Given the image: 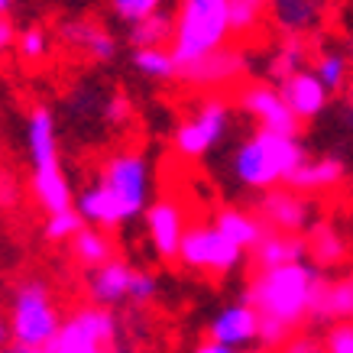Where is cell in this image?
<instances>
[{"label": "cell", "mask_w": 353, "mask_h": 353, "mask_svg": "<svg viewBox=\"0 0 353 353\" xmlns=\"http://www.w3.org/2000/svg\"><path fill=\"white\" fill-rule=\"evenodd\" d=\"M75 208L85 214L91 227H101L110 234L133 217L146 214V208H150V159L137 150L114 152L104 162L97 185L85 188L75 198Z\"/></svg>", "instance_id": "1"}, {"label": "cell", "mask_w": 353, "mask_h": 353, "mask_svg": "<svg viewBox=\"0 0 353 353\" xmlns=\"http://www.w3.org/2000/svg\"><path fill=\"white\" fill-rule=\"evenodd\" d=\"M321 282L324 269H318L311 259H301V263L256 272V279L246 285L240 301L253 305L266 318L282 321L292 331H299L305 321H311V301H314V292Z\"/></svg>", "instance_id": "2"}, {"label": "cell", "mask_w": 353, "mask_h": 353, "mask_svg": "<svg viewBox=\"0 0 353 353\" xmlns=\"http://www.w3.org/2000/svg\"><path fill=\"white\" fill-rule=\"evenodd\" d=\"M308 159L299 137L272 133V130H256L250 139H243L234 152V179L243 188L253 192H269L276 185H285L292 172Z\"/></svg>", "instance_id": "3"}, {"label": "cell", "mask_w": 353, "mask_h": 353, "mask_svg": "<svg viewBox=\"0 0 353 353\" xmlns=\"http://www.w3.org/2000/svg\"><path fill=\"white\" fill-rule=\"evenodd\" d=\"M26 146L32 162V198L46 214L75 208L72 182L65 179L62 162H59V137H55V117L46 104H36L26 117Z\"/></svg>", "instance_id": "4"}, {"label": "cell", "mask_w": 353, "mask_h": 353, "mask_svg": "<svg viewBox=\"0 0 353 353\" xmlns=\"http://www.w3.org/2000/svg\"><path fill=\"white\" fill-rule=\"evenodd\" d=\"M234 36L230 20V0H179L175 10V36H172V55L179 62V72L201 62L204 55L224 49Z\"/></svg>", "instance_id": "5"}, {"label": "cell", "mask_w": 353, "mask_h": 353, "mask_svg": "<svg viewBox=\"0 0 353 353\" xmlns=\"http://www.w3.org/2000/svg\"><path fill=\"white\" fill-rule=\"evenodd\" d=\"M62 314L52 305V295L39 279H26L13 292L10 305V341L17 347H49L62 331Z\"/></svg>", "instance_id": "6"}, {"label": "cell", "mask_w": 353, "mask_h": 353, "mask_svg": "<svg viewBox=\"0 0 353 353\" xmlns=\"http://www.w3.org/2000/svg\"><path fill=\"white\" fill-rule=\"evenodd\" d=\"M246 250L234 243L230 236L211 224H192L179 250V263L192 272H208V276H230L234 269H240Z\"/></svg>", "instance_id": "7"}, {"label": "cell", "mask_w": 353, "mask_h": 353, "mask_svg": "<svg viewBox=\"0 0 353 353\" xmlns=\"http://www.w3.org/2000/svg\"><path fill=\"white\" fill-rule=\"evenodd\" d=\"M227 127H230V108L221 97H208L198 104L192 117L179 123V130L172 133V146L179 156L185 159H201L214 150L217 143L227 137Z\"/></svg>", "instance_id": "8"}, {"label": "cell", "mask_w": 353, "mask_h": 353, "mask_svg": "<svg viewBox=\"0 0 353 353\" xmlns=\"http://www.w3.org/2000/svg\"><path fill=\"white\" fill-rule=\"evenodd\" d=\"M256 214L266 221L269 230H282V234H305L314 224V208H311L308 194L295 192L292 185H276L263 192Z\"/></svg>", "instance_id": "9"}, {"label": "cell", "mask_w": 353, "mask_h": 353, "mask_svg": "<svg viewBox=\"0 0 353 353\" xmlns=\"http://www.w3.org/2000/svg\"><path fill=\"white\" fill-rule=\"evenodd\" d=\"M240 108L246 117H253L259 123V130H272V133H285V137H299L301 120L295 117V110L285 104L282 91L272 85H246L240 91Z\"/></svg>", "instance_id": "10"}, {"label": "cell", "mask_w": 353, "mask_h": 353, "mask_svg": "<svg viewBox=\"0 0 353 353\" xmlns=\"http://www.w3.org/2000/svg\"><path fill=\"white\" fill-rule=\"evenodd\" d=\"M143 217H146V234H150L156 256L162 263H179V250H182V240L188 234L182 204L175 198H156Z\"/></svg>", "instance_id": "11"}, {"label": "cell", "mask_w": 353, "mask_h": 353, "mask_svg": "<svg viewBox=\"0 0 353 353\" xmlns=\"http://www.w3.org/2000/svg\"><path fill=\"white\" fill-rule=\"evenodd\" d=\"M246 65H250V59H246L243 49L227 43L224 49L204 55L201 62L182 68L179 78L188 81V85H194V88H221V85H234L236 78H243Z\"/></svg>", "instance_id": "12"}, {"label": "cell", "mask_w": 353, "mask_h": 353, "mask_svg": "<svg viewBox=\"0 0 353 353\" xmlns=\"http://www.w3.org/2000/svg\"><path fill=\"white\" fill-rule=\"evenodd\" d=\"M137 266H130L127 259H108L101 266L88 269V299L91 305H120V301H130L133 295V282H137Z\"/></svg>", "instance_id": "13"}, {"label": "cell", "mask_w": 353, "mask_h": 353, "mask_svg": "<svg viewBox=\"0 0 353 353\" xmlns=\"http://www.w3.org/2000/svg\"><path fill=\"white\" fill-rule=\"evenodd\" d=\"M279 91L285 97V104L295 110V117L301 123L321 117L327 110V101H331V91L324 88V81L314 75V68H301L295 75H289L285 81H279Z\"/></svg>", "instance_id": "14"}, {"label": "cell", "mask_w": 353, "mask_h": 353, "mask_svg": "<svg viewBox=\"0 0 353 353\" xmlns=\"http://www.w3.org/2000/svg\"><path fill=\"white\" fill-rule=\"evenodd\" d=\"M208 337L221 343H230L236 350H243L250 343H259V311L246 301H236L230 308L217 311L208 324Z\"/></svg>", "instance_id": "15"}, {"label": "cell", "mask_w": 353, "mask_h": 353, "mask_svg": "<svg viewBox=\"0 0 353 353\" xmlns=\"http://www.w3.org/2000/svg\"><path fill=\"white\" fill-rule=\"evenodd\" d=\"M327 0H269V20L282 36H308L321 26Z\"/></svg>", "instance_id": "16"}, {"label": "cell", "mask_w": 353, "mask_h": 353, "mask_svg": "<svg viewBox=\"0 0 353 353\" xmlns=\"http://www.w3.org/2000/svg\"><path fill=\"white\" fill-rule=\"evenodd\" d=\"M311 321L318 324H337V321H353V272L341 279H324L314 301H311Z\"/></svg>", "instance_id": "17"}, {"label": "cell", "mask_w": 353, "mask_h": 353, "mask_svg": "<svg viewBox=\"0 0 353 353\" xmlns=\"http://www.w3.org/2000/svg\"><path fill=\"white\" fill-rule=\"evenodd\" d=\"M308 259V240L305 234H282V230H266V236L253 246V266L256 272L276 266H289Z\"/></svg>", "instance_id": "18"}, {"label": "cell", "mask_w": 353, "mask_h": 353, "mask_svg": "<svg viewBox=\"0 0 353 353\" xmlns=\"http://www.w3.org/2000/svg\"><path fill=\"white\" fill-rule=\"evenodd\" d=\"M59 36H62L65 46L81 49L94 62H114V55H117V39L91 20H65L59 26Z\"/></svg>", "instance_id": "19"}, {"label": "cell", "mask_w": 353, "mask_h": 353, "mask_svg": "<svg viewBox=\"0 0 353 353\" xmlns=\"http://www.w3.org/2000/svg\"><path fill=\"white\" fill-rule=\"evenodd\" d=\"M343 175H347V169H343V162L337 156H321V159L301 162L285 185H292L295 192H305V194H321L337 188L343 182Z\"/></svg>", "instance_id": "20"}, {"label": "cell", "mask_w": 353, "mask_h": 353, "mask_svg": "<svg viewBox=\"0 0 353 353\" xmlns=\"http://www.w3.org/2000/svg\"><path fill=\"white\" fill-rule=\"evenodd\" d=\"M305 240H308V259L318 269H334L347 259V240L331 221H314L305 230Z\"/></svg>", "instance_id": "21"}, {"label": "cell", "mask_w": 353, "mask_h": 353, "mask_svg": "<svg viewBox=\"0 0 353 353\" xmlns=\"http://www.w3.org/2000/svg\"><path fill=\"white\" fill-rule=\"evenodd\" d=\"M214 227L224 236H230L234 243H240L243 250H253L269 230L259 214H250V211H240V208H221L214 214Z\"/></svg>", "instance_id": "22"}, {"label": "cell", "mask_w": 353, "mask_h": 353, "mask_svg": "<svg viewBox=\"0 0 353 353\" xmlns=\"http://www.w3.org/2000/svg\"><path fill=\"white\" fill-rule=\"evenodd\" d=\"M68 250H72V256L81 263L85 269H94L101 263H108V259L117 256V246H114V236L110 230H101V227H81L72 240H68Z\"/></svg>", "instance_id": "23"}, {"label": "cell", "mask_w": 353, "mask_h": 353, "mask_svg": "<svg viewBox=\"0 0 353 353\" xmlns=\"http://www.w3.org/2000/svg\"><path fill=\"white\" fill-rule=\"evenodd\" d=\"M49 350L52 353H114V347L104 343L101 337H94L88 327H81L75 318H68L62 324V331L52 337Z\"/></svg>", "instance_id": "24"}, {"label": "cell", "mask_w": 353, "mask_h": 353, "mask_svg": "<svg viewBox=\"0 0 353 353\" xmlns=\"http://www.w3.org/2000/svg\"><path fill=\"white\" fill-rule=\"evenodd\" d=\"M175 36V17L165 10H156L152 17L139 23H130V46L133 49H150V46H172Z\"/></svg>", "instance_id": "25"}, {"label": "cell", "mask_w": 353, "mask_h": 353, "mask_svg": "<svg viewBox=\"0 0 353 353\" xmlns=\"http://www.w3.org/2000/svg\"><path fill=\"white\" fill-rule=\"evenodd\" d=\"M305 62H308L305 36H282V43L276 46V52L269 59V75H272V81H285L289 75L301 72Z\"/></svg>", "instance_id": "26"}, {"label": "cell", "mask_w": 353, "mask_h": 353, "mask_svg": "<svg viewBox=\"0 0 353 353\" xmlns=\"http://www.w3.org/2000/svg\"><path fill=\"white\" fill-rule=\"evenodd\" d=\"M133 65L139 75L156 78V81H172L179 78V62L169 46H150V49H133Z\"/></svg>", "instance_id": "27"}, {"label": "cell", "mask_w": 353, "mask_h": 353, "mask_svg": "<svg viewBox=\"0 0 353 353\" xmlns=\"http://www.w3.org/2000/svg\"><path fill=\"white\" fill-rule=\"evenodd\" d=\"M314 75L321 78L331 94H337L350 81V59L341 49H321V52L314 55Z\"/></svg>", "instance_id": "28"}, {"label": "cell", "mask_w": 353, "mask_h": 353, "mask_svg": "<svg viewBox=\"0 0 353 353\" xmlns=\"http://www.w3.org/2000/svg\"><path fill=\"white\" fill-rule=\"evenodd\" d=\"M269 13V0H230V20H234V36H250L263 26Z\"/></svg>", "instance_id": "29"}, {"label": "cell", "mask_w": 353, "mask_h": 353, "mask_svg": "<svg viewBox=\"0 0 353 353\" xmlns=\"http://www.w3.org/2000/svg\"><path fill=\"white\" fill-rule=\"evenodd\" d=\"M81 227H88L85 214H81L78 208H65V211H55V214L46 217L43 236L46 240H52V243H68Z\"/></svg>", "instance_id": "30"}, {"label": "cell", "mask_w": 353, "mask_h": 353, "mask_svg": "<svg viewBox=\"0 0 353 353\" xmlns=\"http://www.w3.org/2000/svg\"><path fill=\"white\" fill-rule=\"evenodd\" d=\"M17 49H20V59H23V62H43L46 52H49V36H46L39 26H30V30L20 32Z\"/></svg>", "instance_id": "31"}, {"label": "cell", "mask_w": 353, "mask_h": 353, "mask_svg": "<svg viewBox=\"0 0 353 353\" xmlns=\"http://www.w3.org/2000/svg\"><path fill=\"white\" fill-rule=\"evenodd\" d=\"M292 337H295L292 327H285V324L276 321V318L259 314V347H266V350H282Z\"/></svg>", "instance_id": "32"}, {"label": "cell", "mask_w": 353, "mask_h": 353, "mask_svg": "<svg viewBox=\"0 0 353 353\" xmlns=\"http://www.w3.org/2000/svg\"><path fill=\"white\" fill-rule=\"evenodd\" d=\"M110 7H114V13L120 20L139 23L146 17H152L156 10H162V0H110Z\"/></svg>", "instance_id": "33"}, {"label": "cell", "mask_w": 353, "mask_h": 353, "mask_svg": "<svg viewBox=\"0 0 353 353\" xmlns=\"http://www.w3.org/2000/svg\"><path fill=\"white\" fill-rule=\"evenodd\" d=\"M327 353H353V321H337L324 334Z\"/></svg>", "instance_id": "34"}, {"label": "cell", "mask_w": 353, "mask_h": 353, "mask_svg": "<svg viewBox=\"0 0 353 353\" xmlns=\"http://www.w3.org/2000/svg\"><path fill=\"white\" fill-rule=\"evenodd\" d=\"M156 292H159V282H156V276L139 269V272H137V282H133V295H130V301H133V305H150V301L156 299Z\"/></svg>", "instance_id": "35"}, {"label": "cell", "mask_w": 353, "mask_h": 353, "mask_svg": "<svg viewBox=\"0 0 353 353\" xmlns=\"http://www.w3.org/2000/svg\"><path fill=\"white\" fill-rule=\"evenodd\" d=\"M104 120H108L110 127H120V123H127L130 120V97L127 94H110L108 104H104Z\"/></svg>", "instance_id": "36"}, {"label": "cell", "mask_w": 353, "mask_h": 353, "mask_svg": "<svg viewBox=\"0 0 353 353\" xmlns=\"http://www.w3.org/2000/svg\"><path fill=\"white\" fill-rule=\"evenodd\" d=\"M17 204H20V182H17V175L0 169V211H10Z\"/></svg>", "instance_id": "37"}, {"label": "cell", "mask_w": 353, "mask_h": 353, "mask_svg": "<svg viewBox=\"0 0 353 353\" xmlns=\"http://www.w3.org/2000/svg\"><path fill=\"white\" fill-rule=\"evenodd\" d=\"M279 353H327V347H324V341L311 337V334H295Z\"/></svg>", "instance_id": "38"}, {"label": "cell", "mask_w": 353, "mask_h": 353, "mask_svg": "<svg viewBox=\"0 0 353 353\" xmlns=\"http://www.w3.org/2000/svg\"><path fill=\"white\" fill-rule=\"evenodd\" d=\"M192 353H236V347H230V343H221V341H201L198 347H194Z\"/></svg>", "instance_id": "39"}, {"label": "cell", "mask_w": 353, "mask_h": 353, "mask_svg": "<svg viewBox=\"0 0 353 353\" xmlns=\"http://www.w3.org/2000/svg\"><path fill=\"white\" fill-rule=\"evenodd\" d=\"M17 39V30H13V23L7 20V17H0V52L7 49V46Z\"/></svg>", "instance_id": "40"}, {"label": "cell", "mask_w": 353, "mask_h": 353, "mask_svg": "<svg viewBox=\"0 0 353 353\" xmlns=\"http://www.w3.org/2000/svg\"><path fill=\"white\" fill-rule=\"evenodd\" d=\"M7 341H10V321L0 318V347H7Z\"/></svg>", "instance_id": "41"}, {"label": "cell", "mask_w": 353, "mask_h": 353, "mask_svg": "<svg viewBox=\"0 0 353 353\" xmlns=\"http://www.w3.org/2000/svg\"><path fill=\"white\" fill-rule=\"evenodd\" d=\"M20 350H23V353H52L49 347H20Z\"/></svg>", "instance_id": "42"}, {"label": "cell", "mask_w": 353, "mask_h": 353, "mask_svg": "<svg viewBox=\"0 0 353 353\" xmlns=\"http://www.w3.org/2000/svg\"><path fill=\"white\" fill-rule=\"evenodd\" d=\"M10 7H13V0H0V17H7V13H10Z\"/></svg>", "instance_id": "43"}, {"label": "cell", "mask_w": 353, "mask_h": 353, "mask_svg": "<svg viewBox=\"0 0 353 353\" xmlns=\"http://www.w3.org/2000/svg\"><path fill=\"white\" fill-rule=\"evenodd\" d=\"M0 353H23V350L17 347V343H13V347H0Z\"/></svg>", "instance_id": "44"}, {"label": "cell", "mask_w": 353, "mask_h": 353, "mask_svg": "<svg viewBox=\"0 0 353 353\" xmlns=\"http://www.w3.org/2000/svg\"><path fill=\"white\" fill-rule=\"evenodd\" d=\"M253 353H272V350H266V347H259V350H253Z\"/></svg>", "instance_id": "45"}]
</instances>
